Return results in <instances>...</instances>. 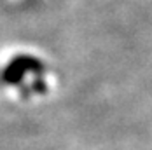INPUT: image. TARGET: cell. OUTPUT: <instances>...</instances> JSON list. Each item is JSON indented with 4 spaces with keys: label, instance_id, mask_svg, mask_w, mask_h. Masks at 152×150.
Wrapping results in <instances>:
<instances>
[{
    "label": "cell",
    "instance_id": "6da1fadb",
    "mask_svg": "<svg viewBox=\"0 0 152 150\" xmlns=\"http://www.w3.org/2000/svg\"><path fill=\"white\" fill-rule=\"evenodd\" d=\"M60 89L53 60L33 45L0 49V98L11 105L31 106L49 101Z\"/></svg>",
    "mask_w": 152,
    "mask_h": 150
},
{
    "label": "cell",
    "instance_id": "7a4b0ae2",
    "mask_svg": "<svg viewBox=\"0 0 152 150\" xmlns=\"http://www.w3.org/2000/svg\"><path fill=\"white\" fill-rule=\"evenodd\" d=\"M26 0H0V4L4 5H19V4H25Z\"/></svg>",
    "mask_w": 152,
    "mask_h": 150
}]
</instances>
